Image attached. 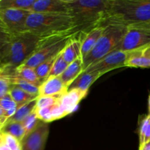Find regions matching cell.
Masks as SVG:
<instances>
[{
	"label": "cell",
	"mask_w": 150,
	"mask_h": 150,
	"mask_svg": "<svg viewBox=\"0 0 150 150\" xmlns=\"http://www.w3.org/2000/svg\"><path fill=\"white\" fill-rule=\"evenodd\" d=\"M36 0H0V10L17 9L30 11Z\"/></svg>",
	"instance_id": "24"
},
{
	"label": "cell",
	"mask_w": 150,
	"mask_h": 150,
	"mask_svg": "<svg viewBox=\"0 0 150 150\" xmlns=\"http://www.w3.org/2000/svg\"><path fill=\"white\" fill-rule=\"evenodd\" d=\"M4 65H3L2 64V63H1V62L0 61V71H1V70H3V69H4Z\"/></svg>",
	"instance_id": "36"
},
{
	"label": "cell",
	"mask_w": 150,
	"mask_h": 150,
	"mask_svg": "<svg viewBox=\"0 0 150 150\" xmlns=\"http://www.w3.org/2000/svg\"><path fill=\"white\" fill-rule=\"evenodd\" d=\"M127 56V53L126 51H112L96 63L88 67L85 70L98 72L103 76L111 70L125 67Z\"/></svg>",
	"instance_id": "9"
},
{
	"label": "cell",
	"mask_w": 150,
	"mask_h": 150,
	"mask_svg": "<svg viewBox=\"0 0 150 150\" xmlns=\"http://www.w3.org/2000/svg\"><path fill=\"white\" fill-rule=\"evenodd\" d=\"M41 38L29 32L15 35L0 56V61L4 67L15 68L24 62L35 51Z\"/></svg>",
	"instance_id": "4"
},
{
	"label": "cell",
	"mask_w": 150,
	"mask_h": 150,
	"mask_svg": "<svg viewBox=\"0 0 150 150\" xmlns=\"http://www.w3.org/2000/svg\"><path fill=\"white\" fill-rule=\"evenodd\" d=\"M49 134L48 123L41 122L21 142L22 150H44Z\"/></svg>",
	"instance_id": "10"
},
{
	"label": "cell",
	"mask_w": 150,
	"mask_h": 150,
	"mask_svg": "<svg viewBox=\"0 0 150 150\" xmlns=\"http://www.w3.org/2000/svg\"><path fill=\"white\" fill-rule=\"evenodd\" d=\"M9 94L17 105V108L22 106L24 104L27 103L29 101L36 99L38 97L31 95V94L26 92V91L23 90V89H20L17 86H13V85L10 86Z\"/></svg>",
	"instance_id": "22"
},
{
	"label": "cell",
	"mask_w": 150,
	"mask_h": 150,
	"mask_svg": "<svg viewBox=\"0 0 150 150\" xmlns=\"http://www.w3.org/2000/svg\"><path fill=\"white\" fill-rule=\"evenodd\" d=\"M150 141V116H144L139 123V147L140 150Z\"/></svg>",
	"instance_id": "25"
},
{
	"label": "cell",
	"mask_w": 150,
	"mask_h": 150,
	"mask_svg": "<svg viewBox=\"0 0 150 150\" xmlns=\"http://www.w3.org/2000/svg\"><path fill=\"white\" fill-rule=\"evenodd\" d=\"M150 22V0H109L100 26L114 23L128 26Z\"/></svg>",
	"instance_id": "1"
},
{
	"label": "cell",
	"mask_w": 150,
	"mask_h": 150,
	"mask_svg": "<svg viewBox=\"0 0 150 150\" xmlns=\"http://www.w3.org/2000/svg\"><path fill=\"white\" fill-rule=\"evenodd\" d=\"M102 35L93 49L83 59V71L115 50L127 31V26L108 23L104 25Z\"/></svg>",
	"instance_id": "5"
},
{
	"label": "cell",
	"mask_w": 150,
	"mask_h": 150,
	"mask_svg": "<svg viewBox=\"0 0 150 150\" xmlns=\"http://www.w3.org/2000/svg\"><path fill=\"white\" fill-rule=\"evenodd\" d=\"M0 78L8 82L10 85L17 86L32 95L39 96V87L38 86H35L21 78L17 77L11 73H7L4 70L0 71Z\"/></svg>",
	"instance_id": "16"
},
{
	"label": "cell",
	"mask_w": 150,
	"mask_h": 150,
	"mask_svg": "<svg viewBox=\"0 0 150 150\" xmlns=\"http://www.w3.org/2000/svg\"><path fill=\"white\" fill-rule=\"evenodd\" d=\"M101 77L99 73L95 71H83L69 87V89H79L88 92L90 86Z\"/></svg>",
	"instance_id": "19"
},
{
	"label": "cell",
	"mask_w": 150,
	"mask_h": 150,
	"mask_svg": "<svg viewBox=\"0 0 150 150\" xmlns=\"http://www.w3.org/2000/svg\"><path fill=\"white\" fill-rule=\"evenodd\" d=\"M148 116H150V93L148 98Z\"/></svg>",
	"instance_id": "35"
},
{
	"label": "cell",
	"mask_w": 150,
	"mask_h": 150,
	"mask_svg": "<svg viewBox=\"0 0 150 150\" xmlns=\"http://www.w3.org/2000/svg\"><path fill=\"white\" fill-rule=\"evenodd\" d=\"M3 70L9 73L14 75L17 77L21 78L32 84L39 87L41 83H42L37 75L35 68L29 67H26L23 65H19L15 68H8L4 67Z\"/></svg>",
	"instance_id": "17"
},
{
	"label": "cell",
	"mask_w": 150,
	"mask_h": 150,
	"mask_svg": "<svg viewBox=\"0 0 150 150\" xmlns=\"http://www.w3.org/2000/svg\"><path fill=\"white\" fill-rule=\"evenodd\" d=\"M58 55L59 54L52 56L51 57L48 58V59L42 62L39 66H38L36 68H35L38 78H39L40 80L42 82H43L49 76L50 73L51 71V69H52L53 66H54V62H55Z\"/></svg>",
	"instance_id": "26"
},
{
	"label": "cell",
	"mask_w": 150,
	"mask_h": 150,
	"mask_svg": "<svg viewBox=\"0 0 150 150\" xmlns=\"http://www.w3.org/2000/svg\"><path fill=\"white\" fill-rule=\"evenodd\" d=\"M0 105L5 111L8 120L14 115L17 110V105L9 93L0 99Z\"/></svg>",
	"instance_id": "27"
},
{
	"label": "cell",
	"mask_w": 150,
	"mask_h": 150,
	"mask_svg": "<svg viewBox=\"0 0 150 150\" xmlns=\"http://www.w3.org/2000/svg\"><path fill=\"white\" fill-rule=\"evenodd\" d=\"M1 131L7 133L17 139L19 142H21L26 136V130L21 122H13L7 120L5 124L1 127Z\"/></svg>",
	"instance_id": "21"
},
{
	"label": "cell",
	"mask_w": 150,
	"mask_h": 150,
	"mask_svg": "<svg viewBox=\"0 0 150 150\" xmlns=\"http://www.w3.org/2000/svg\"><path fill=\"white\" fill-rule=\"evenodd\" d=\"M59 97H39L37 99V104L35 109L46 108L57 103L59 101Z\"/></svg>",
	"instance_id": "31"
},
{
	"label": "cell",
	"mask_w": 150,
	"mask_h": 150,
	"mask_svg": "<svg viewBox=\"0 0 150 150\" xmlns=\"http://www.w3.org/2000/svg\"><path fill=\"white\" fill-rule=\"evenodd\" d=\"M68 90L60 76H48L39 86V97H61Z\"/></svg>",
	"instance_id": "12"
},
{
	"label": "cell",
	"mask_w": 150,
	"mask_h": 150,
	"mask_svg": "<svg viewBox=\"0 0 150 150\" xmlns=\"http://www.w3.org/2000/svg\"><path fill=\"white\" fill-rule=\"evenodd\" d=\"M83 72V58L79 57L72 63H70L64 73L60 76L62 81L70 87L73 82Z\"/></svg>",
	"instance_id": "20"
},
{
	"label": "cell",
	"mask_w": 150,
	"mask_h": 150,
	"mask_svg": "<svg viewBox=\"0 0 150 150\" xmlns=\"http://www.w3.org/2000/svg\"><path fill=\"white\" fill-rule=\"evenodd\" d=\"M29 101L27 103L24 104L22 106L19 107L17 108L16 112L15 113L14 115L9 119V121H13V122H21L22 121L25 120L28 116L30 115L35 109L37 104V99Z\"/></svg>",
	"instance_id": "23"
},
{
	"label": "cell",
	"mask_w": 150,
	"mask_h": 150,
	"mask_svg": "<svg viewBox=\"0 0 150 150\" xmlns=\"http://www.w3.org/2000/svg\"><path fill=\"white\" fill-rule=\"evenodd\" d=\"M3 127V125H1V124H0V130H1V127Z\"/></svg>",
	"instance_id": "37"
},
{
	"label": "cell",
	"mask_w": 150,
	"mask_h": 150,
	"mask_svg": "<svg viewBox=\"0 0 150 150\" xmlns=\"http://www.w3.org/2000/svg\"><path fill=\"white\" fill-rule=\"evenodd\" d=\"M14 35L0 21V56L13 40Z\"/></svg>",
	"instance_id": "28"
},
{
	"label": "cell",
	"mask_w": 150,
	"mask_h": 150,
	"mask_svg": "<svg viewBox=\"0 0 150 150\" xmlns=\"http://www.w3.org/2000/svg\"><path fill=\"white\" fill-rule=\"evenodd\" d=\"M31 13L29 10L17 9L0 10V21L13 35L26 32V23Z\"/></svg>",
	"instance_id": "8"
},
{
	"label": "cell",
	"mask_w": 150,
	"mask_h": 150,
	"mask_svg": "<svg viewBox=\"0 0 150 150\" xmlns=\"http://www.w3.org/2000/svg\"><path fill=\"white\" fill-rule=\"evenodd\" d=\"M140 150H150V141L148 143H146Z\"/></svg>",
	"instance_id": "34"
},
{
	"label": "cell",
	"mask_w": 150,
	"mask_h": 150,
	"mask_svg": "<svg viewBox=\"0 0 150 150\" xmlns=\"http://www.w3.org/2000/svg\"><path fill=\"white\" fill-rule=\"evenodd\" d=\"M7 120H8V118H7L5 111L0 105V124L4 125Z\"/></svg>",
	"instance_id": "33"
},
{
	"label": "cell",
	"mask_w": 150,
	"mask_h": 150,
	"mask_svg": "<svg viewBox=\"0 0 150 150\" xmlns=\"http://www.w3.org/2000/svg\"><path fill=\"white\" fill-rule=\"evenodd\" d=\"M41 122L42 121L38 118L35 111H34L30 115L28 116L23 121L21 122L23 127H24L25 130H26V135L35 130Z\"/></svg>",
	"instance_id": "30"
},
{
	"label": "cell",
	"mask_w": 150,
	"mask_h": 150,
	"mask_svg": "<svg viewBox=\"0 0 150 150\" xmlns=\"http://www.w3.org/2000/svg\"><path fill=\"white\" fill-rule=\"evenodd\" d=\"M88 92L79 89H69L59 98V104L67 115L73 113L81 101L87 95Z\"/></svg>",
	"instance_id": "15"
},
{
	"label": "cell",
	"mask_w": 150,
	"mask_h": 150,
	"mask_svg": "<svg viewBox=\"0 0 150 150\" xmlns=\"http://www.w3.org/2000/svg\"><path fill=\"white\" fill-rule=\"evenodd\" d=\"M127 53L125 67L135 68L150 67V45L127 51Z\"/></svg>",
	"instance_id": "13"
},
{
	"label": "cell",
	"mask_w": 150,
	"mask_h": 150,
	"mask_svg": "<svg viewBox=\"0 0 150 150\" xmlns=\"http://www.w3.org/2000/svg\"><path fill=\"white\" fill-rule=\"evenodd\" d=\"M103 26H98L93 28L86 34H83L81 43V56L83 59L93 49L102 35Z\"/></svg>",
	"instance_id": "18"
},
{
	"label": "cell",
	"mask_w": 150,
	"mask_h": 150,
	"mask_svg": "<svg viewBox=\"0 0 150 150\" xmlns=\"http://www.w3.org/2000/svg\"><path fill=\"white\" fill-rule=\"evenodd\" d=\"M75 32L86 34L100 25L109 5V0H66Z\"/></svg>",
	"instance_id": "2"
},
{
	"label": "cell",
	"mask_w": 150,
	"mask_h": 150,
	"mask_svg": "<svg viewBox=\"0 0 150 150\" xmlns=\"http://www.w3.org/2000/svg\"><path fill=\"white\" fill-rule=\"evenodd\" d=\"M83 35V34L81 32H76L73 34L70 38L64 49L62 50L63 58L68 64L79 57H82L81 43Z\"/></svg>",
	"instance_id": "14"
},
{
	"label": "cell",
	"mask_w": 150,
	"mask_h": 150,
	"mask_svg": "<svg viewBox=\"0 0 150 150\" xmlns=\"http://www.w3.org/2000/svg\"><path fill=\"white\" fill-rule=\"evenodd\" d=\"M73 35V34L70 33L41 38L35 51L21 65L36 68L42 62L52 56L59 54L64 49L69 39Z\"/></svg>",
	"instance_id": "6"
},
{
	"label": "cell",
	"mask_w": 150,
	"mask_h": 150,
	"mask_svg": "<svg viewBox=\"0 0 150 150\" xmlns=\"http://www.w3.org/2000/svg\"><path fill=\"white\" fill-rule=\"evenodd\" d=\"M69 64L66 62L65 60L64 59L62 56V51L59 54L55 62H54V66H53L51 71L48 76H60L64 70L67 69Z\"/></svg>",
	"instance_id": "29"
},
{
	"label": "cell",
	"mask_w": 150,
	"mask_h": 150,
	"mask_svg": "<svg viewBox=\"0 0 150 150\" xmlns=\"http://www.w3.org/2000/svg\"><path fill=\"white\" fill-rule=\"evenodd\" d=\"M26 30L42 38L76 33L68 14L31 13L26 20Z\"/></svg>",
	"instance_id": "3"
},
{
	"label": "cell",
	"mask_w": 150,
	"mask_h": 150,
	"mask_svg": "<svg viewBox=\"0 0 150 150\" xmlns=\"http://www.w3.org/2000/svg\"><path fill=\"white\" fill-rule=\"evenodd\" d=\"M150 45V25L138 23L127 26V31L115 51H130Z\"/></svg>",
	"instance_id": "7"
},
{
	"label": "cell",
	"mask_w": 150,
	"mask_h": 150,
	"mask_svg": "<svg viewBox=\"0 0 150 150\" xmlns=\"http://www.w3.org/2000/svg\"><path fill=\"white\" fill-rule=\"evenodd\" d=\"M147 23H148V24H149V25H150V22H148Z\"/></svg>",
	"instance_id": "38"
},
{
	"label": "cell",
	"mask_w": 150,
	"mask_h": 150,
	"mask_svg": "<svg viewBox=\"0 0 150 150\" xmlns=\"http://www.w3.org/2000/svg\"><path fill=\"white\" fill-rule=\"evenodd\" d=\"M30 12L35 13L69 15V7L66 0H36Z\"/></svg>",
	"instance_id": "11"
},
{
	"label": "cell",
	"mask_w": 150,
	"mask_h": 150,
	"mask_svg": "<svg viewBox=\"0 0 150 150\" xmlns=\"http://www.w3.org/2000/svg\"><path fill=\"white\" fill-rule=\"evenodd\" d=\"M10 86L11 85L8 82L0 78V99H1L3 97H4L7 94L9 93Z\"/></svg>",
	"instance_id": "32"
}]
</instances>
